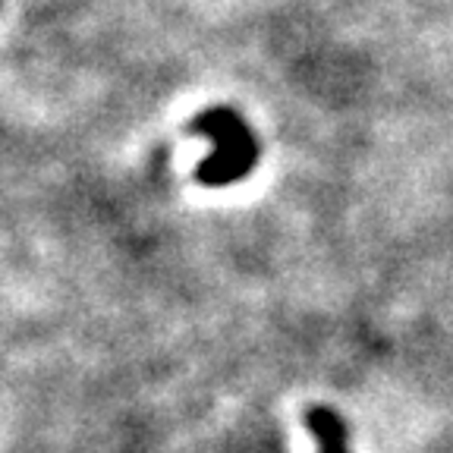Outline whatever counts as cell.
<instances>
[{
  "label": "cell",
  "mask_w": 453,
  "mask_h": 453,
  "mask_svg": "<svg viewBox=\"0 0 453 453\" xmlns=\"http://www.w3.org/2000/svg\"><path fill=\"white\" fill-rule=\"evenodd\" d=\"M189 133H202L214 139V155L196 167V180L202 186H230L240 183L249 170L258 164V139L246 127L240 113L230 107H211L192 117Z\"/></svg>",
  "instance_id": "1"
},
{
  "label": "cell",
  "mask_w": 453,
  "mask_h": 453,
  "mask_svg": "<svg viewBox=\"0 0 453 453\" xmlns=\"http://www.w3.org/2000/svg\"><path fill=\"white\" fill-rule=\"evenodd\" d=\"M305 425L319 438V453H349L347 450V422L327 406H309Z\"/></svg>",
  "instance_id": "2"
}]
</instances>
